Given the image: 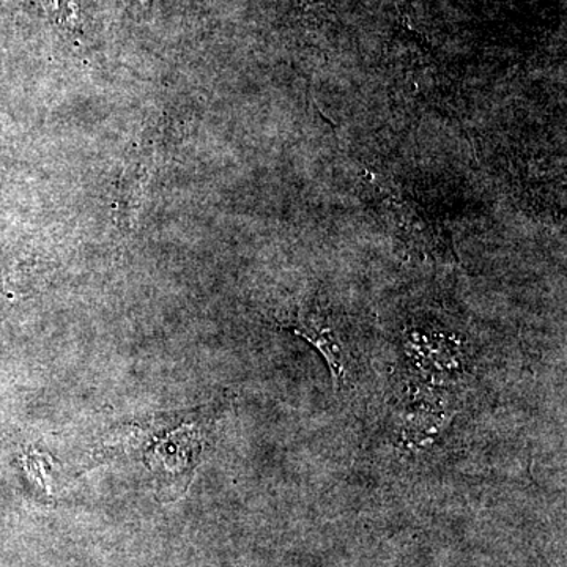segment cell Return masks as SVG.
Masks as SVG:
<instances>
[{
	"mask_svg": "<svg viewBox=\"0 0 567 567\" xmlns=\"http://www.w3.org/2000/svg\"><path fill=\"white\" fill-rule=\"evenodd\" d=\"M290 328L295 334L311 342L322 354L333 377L336 390H349L357 383L360 374V358L349 339L336 330L334 324L319 308L306 306L298 312Z\"/></svg>",
	"mask_w": 567,
	"mask_h": 567,
	"instance_id": "6da1fadb",
	"label": "cell"
},
{
	"mask_svg": "<svg viewBox=\"0 0 567 567\" xmlns=\"http://www.w3.org/2000/svg\"><path fill=\"white\" fill-rule=\"evenodd\" d=\"M413 357L416 358L420 368L431 374L451 375L457 374L464 368V352L458 342L445 338L443 334L423 331L412 336Z\"/></svg>",
	"mask_w": 567,
	"mask_h": 567,
	"instance_id": "7a4b0ae2",
	"label": "cell"
},
{
	"mask_svg": "<svg viewBox=\"0 0 567 567\" xmlns=\"http://www.w3.org/2000/svg\"><path fill=\"white\" fill-rule=\"evenodd\" d=\"M55 24L69 32L81 31V0H40Z\"/></svg>",
	"mask_w": 567,
	"mask_h": 567,
	"instance_id": "3957f363",
	"label": "cell"
},
{
	"mask_svg": "<svg viewBox=\"0 0 567 567\" xmlns=\"http://www.w3.org/2000/svg\"><path fill=\"white\" fill-rule=\"evenodd\" d=\"M324 0H298L301 7L322 6Z\"/></svg>",
	"mask_w": 567,
	"mask_h": 567,
	"instance_id": "277c9868",
	"label": "cell"
},
{
	"mask_svg": "<svg viewBox=\"0 0 567 567\" xmlns=\"http://www.w3.org/2000/svg\"><path fill=\"white\" fill-rule=\"evenodd\" d=\"M137 2H140L141 6H145V3L151 2V0H137Z\"/></svg>",
	"mask_w": 567,
	"mask_h": 567,
	"instance_id": "5b68a950",
	"label": "cell"
}]
</instances>
